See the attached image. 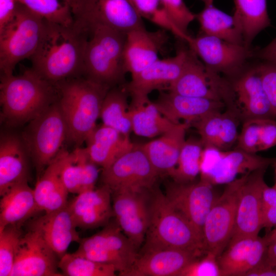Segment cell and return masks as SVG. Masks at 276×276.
I'll return each mask as SVG.
<instances>
[{"label": "cell", "instance_id": "1", "mask_svg": "<svg viewBox=\"0 0 276 276\" xmlns=\"http://www.w3.org/2000/svg\"><path fill=\"white\" fill-rule=\"evenodd\" d=\"M88 37L74 22L66 26L44 20L40 41L30 58L31 68L54 85L81 77Z\"/></svg>", "mask_w": 276, "mask_h": 276}, {"label": "cell", "instance_id": "2", "mask_svg": "<svg viewBox=\"0 0 276 276\" xmlns=\"http://www.w3.org/2000/svg\"><path fill=\"white\" fill-rule=\"evenodd\" d=\"M56 85L32 68L19 75H1V119L15 126L29 122L54 102Z\"/></svg>", "mask_w": 276, "mask_h": 276}, {"label": "cell", "instance_id": "3", "mask_svg": "<svg viewBox=\"0 0 276 276\" xmlns=\"http://www.w3.org/2000/svg\"><path fill=\"white\" fill-rule=\"evenodd\" d=\"M142 248H173L205 254L202 235L154 187L150 193L149 222Z\"/></svg>", "mask_w": 276, "mask_h": 276}, {"label": "cell", "instance_id": "4", "mask_svg": "<svg viewBox=\"0 0 276 276\" xmlns=\"http://www.w3.org/2000/svg\"><path fill=\"white\" fill-rule=\"evenodd\" d=\"M58 102L67 127V139L81 145L96 127L104 99L110 87L83 77L56 85Z\"/></svg>", "mask_w": 276, "mask_h": 276}, {"label": "cell", "instance_id": "5", "mask_svg": "<svg viewBox=\"0 0 276 276\" xmlns=\"http://www.w3.org/2000/svg\"><path fill=\"white\" fill-rule=\"evenodd\" d=\"M126 34L98 26L88 33L85 47L83 77L110 88L124 84V49Z\"/></svg>", "mask_w": 276, "mask_h": 276}, {"label": "cell", "instance_id": "6", "mask_svg": "<svg viewBox=\"0 0 276 276\" xmlns=\"http://www.w3.org/2000/svg\"><path fill=\"white\" fill-rule=\"evenodd\" d=\"M44 20L18 4L15 15L0 30L1 75L13 74L17 64L30 58L41 39Z\"/></svg>", "mask_w": 276, "mask_h": 276}, {"label": "cell", "instance_id": "7", "mask_svg": "<svg viewBox=\"0 0 276 276\" xmlns=\"http://www.w3.org/2000/svg\"><path fill=\"white\" fill-rule=\"evenodd\" d=\"M67 131L58 100L29 122L22 140L31 157L37 178L60 151Z\"/></svg>", "mask_w": 276, "mask_h": 276}, {"label": "cell", "instance_id": "8", "mask_svg": "<svg viewBox=\"0 0 276 276\" xmlns=\"http://www.w3.org/2000/svg\"><path fill=\"white\" fill-rule=\"evenodd\" d=\"M71 7L74 22L88 33L98 26L124 34L145 27L128 0H74Z\"/></svg>", "mask_w": 276, "mask_h": 276}, {"label": "cell", "instance_id": "9", "mask_svg": "<svg viewBox=\"0 0 276 276\" xmlns=\"http://www.w3.org/2000/svg\"><path fill=\"white\" fill-rule=\"evenodd\" d=\"M249 173L226 184L222 194L213 203L203 227L206 253L217 258L227 247L234 228L240 192Z\"/></svg>", "mask_w": 276, "mask_h": 276}, {"label": "cell", "instance_id": "10", "mask_svg": "<svg viewBox=\"0 0 276 276\" xmlns=\"http://www.w3.org/2000/svg\"><path fill=\"white\" fill-rule=\"evenodd\" d=\"M79 243L75 254L113 265L120 276L132 266L139 253L116 221L108 223L90 237L81 239Z\"/></svg>", "mask_w": 276, "mask_h": 276}, {"label": "cell", "instance_id": "11", "mask_svg": "<svg viewBox=\"0 0 276 276\" xmlns=\"http://www.w3.org/2000/svg\"><path fill=\"white\" fill-rule=\"evenodd\" d=\"M167 89L183 96L221 101L232 107L234 103L232 85L206 66L191 49L181 73Z\"/></svg>", "mask_w": 276, "mask_h": 276}, {"label": "cell", "instance_id": "12", "mask_svg": "<svg viewBox=\"0 0 276 276\" xmlns=\"http://www.w3.org/2000/svg\"><path fill=\"white\" fill-rule=\"evenodd\" d=\"M275 158H267L236 148L221 150L204 147L200 162V179L212 185L227 184L244 175L272 165Z\"/></svg>", "mask_w": 276, "mask_h": 276}, {"label": "cell", "instance_id": "13", "mask_svg": "<svg viewBox=\"0 0 276 276\" xmlns=\"http://www.w3.org/2000/svg\"><path fill=\"white\" fill-rule=\"evenodd\" d=\"M152 188L123 189L111 192L116 221L137 249L144 244L149 225Z\"/></svg>", "mask_w": 276, "mask_h": 276}, {"label": "cell", "instance_id": "14", "mask_svg": "<svg viewBox=\"0 0 276 276\" xmlns=\"http://www.w3.org/2000/svg\"><path fill=\"white\" fill-rule=\"evenodd\" d=\"M158 177L142 145L135 144L130 150L102 169L101 179L103 185L112 192L123 189L152 188Z\"/></svg>", "mask_w": 276, "mask_h": 276}, {"label": "cell", "instance_id": "15", "mask_svg": "<svg viewBox=\"0 0 276 276\" xmlns=\"http://www.w3.org/2000/svg\"><path fill=\"white\" fill-rule=\"evenodd\" d=\"M188 50L180 49L176 55L158 59L139 73L131 76L125 84L131 97L130 106L145 104L149 100V95L154 90L168 88L180 76L187 59Z\"/></svg>", "mask_w": 276, "mask_h": 276}, {"label": "cell", "instance_id": "16", "mask_svg": "<svg viewBox=\"0 0 276 276\" xmlns=\"http://www.w3.org/2000/svg\"><path fill=\"white\" fill-rule=\"evenodd\" d=\"M188 43L206 66L218 74L238 73L253 55L249 46L202 34L192 37Z\"/></svg>", "mask_w": 276, "mask_h": 276}, {"label": "cell", "instance_id": "17", "mask_svg": "<svg viewBox=\"0 0 276 276\" xmlns=\"http://www.w3.org/2000/svg\"><path fill=\"white\" fill-rule=\"evenodd\" d=\"M58 257L40 234L30 227L19 243L10 276H61Z\"/></svg>", "mask_w": 276, "mask_h": 276}, {"label": "cell", "instance_id": "18", "mask_svg": "<svg viewBox=\"0 0 276 276\" xmlns=\"http://www.w3.org/2000/svg\"><path fill=\"white\" fill-rule=\"evenodd\" d=\"M267 168L248 174L238 198L235 223L227 246L242 239L258 236L263 228L262 193L266 183L264 177Z\"/></svg>", "mask_w": 276, "mask_h": 276}, {"label": "cell", "instance_id": "19", "mask_svg": "<svg viewBox=\"0 0 276 276\" xmlns=\"http://www.w3.org/2000/svg\"><path fill=\"white\" fill-rule=\"evenodd\" d=\"M213 185L200 179L197 182L167 183L165 194L171 204L181 213L203 237L206 217L217 197Z\"/></svg>", "mask_w": 276, "mask_h": 276}, {"label": "cell", "instance_id": "20", "mask_svg": "<svg viewBox=\"0 0 276 276\" xmlns=\"http://www.w3.org/2000/svg\"><path fill=\"white\" fill-rule=\"evenodd\" d=\"M201 256L173 248H142L132 266L121 276H179Z\"/></svg>", "mask_w": 276, "mask_h": 276}, {"label": "cell", "instance_id": "21", "mask_svg": "<svg viewBox=\"0 0 276 276\" xmlns=\"http://www.w3.org/2000/svg\"><path fill=\"white\" fill-rule=\"evenodd\" d=\"M111 191L105 185L82 192L68 203L77 227L94 229L105 226L114 217Z\"/></svg>", "mask_w": 276, "mask_h": 276}, {"label": "cell", "instance_id": "22", "mask_svg": "<svg viewBox=\"0 0 276 276\" xmlns=\"http://www.w3.org/2000/svg\"><path fill=\"white\" fill-rule=\"evenodd\" d=\"M166 30H147L145 27L126 34L124 49L126 70L133 76L159 59L158 54L168 41Z\"/></svg>", "mask_w": 276, "mask_h": 276}, {"label": "cell", "instance_id": "23", "mask_svg": "<svg viewBox=\"0 0 276 276\" xmlns=\"http://www.w3.org/2000/svg\"><path fill=\"white\" fill-rule=\"evenodd\" d=\"M232 87L234 103L244 120L276 119L264 88L258 66L243 74Z\"/></svg>", "mask_w": 276, "mask_h": 276}, {"label": "cell", "instance_id": "24", "mask_svg": "<svg viewBox=\"0 0 276 276\" xmlns=\"http://www.w3.org/2000/svg\"><path fill=\"white\" fill-rule=\"evenodd\" d=\"M269 234L240 239L228 245L217 260L221 276H245L264 257L269 242Z\"/></svg>", "mask_w": 276, "mask_h": 276}, {"label": "cell", "instance_id": "25", "mask_svg": "<svg viewBox=\"0 0 276 276\" xmlns=\"http://www.w3.org/2000/svg\"><path fill=\"white\" fill-rule=\"evenodd\" d=\"M153 102L161 114L171 122L178 123L183 120L190 124L210 113L222 111L226 105L221 101L170 91L161 92Z\"/></svg>", "mask_w": 276, "mask_h": 276}, {"label": "cell", "instance_id": "26", "mask_svg": "<svg viewBox=\"0 0 276 276\" xmlns=\"http://www.w3.org/2000/svg\"><path fill=\"white\" fill-rule=\"evenodd\" d=\"M29 155L22 138L10 133L0 139V195L13 187L28 182Z\"/></svg>", "mask_w": 276, "mask_h": 276}, {"label": "cell", "instance_id": "27", "mask_svg": "<svg viewBox=\"0 0 276 276\" xmlns=\"http://www.w3.org/2000/svg\"><path fill=\"white\" fill-rule=\"evenodd\" d=\"M30 227L40 234L59 259L66 253L72 242L81 240L68 203L60 210L33 219Z\"/></svg>", "mask_w": 276, "mask_h": 276}, {"label": "cell", "instance_id": "28", "mask_svg": "<svg viewBox=\"0 0 276 276\" xmlns=\"http://www.w3.org/2000/svg\"><path fill=\"white\" fill-rule=\"evenodd\" d=\"M68 153L67 151L61 149L37 178L33 190L40 212H54L63 208L68 202L69 192L61 178L62 170Z\"/></svg>", "mask_w": 276, "mask_h": 276}, {"label": "cell", "instance_id": "29", "mask_svg": "<svg viewBox=\"0 0 276 276\" xmlns=\"http://www.w3.org/2000/svg\"><path fill=\"white\" fill-rule=\"evenodd\" d=\"M190 125L186 122L177 123L157 139L142 145L144 151L159 176H171L173 173L186 140V130Z\"/></svg>", "mask_w": 276, "mask_h": 276}, {"label": "cell", "instance_id": "30", "mask_svg": "<svg viewBox=\"0 0 276 276\" xmlns=\"http://www.w3.org/2000/svg\"><path fill=\"white\" fill-rule=\"evenodd\" d=\"M85 142L89 158L102 169L109 167L135 145L129 136L103 124L96 126Z\"/></svg>", "mask_w": 276, "mask_h": 276}, {"label": "cell", "instance_id": "31", "mask_svg": "<svg viewBox=\"0 0 276 276\" xmlns=\"http://www.w3.org/2000/svg\"><path fill=\"white\" fill-rule=\"evenodd\" d=\"M39 212L34 190L28 182L17 185L1 196L0 231L9 225L21 226Z\"/></svg>", "mask_w": 276, "mask_h": 276}, {"label": "cell", "instance_id": "32", "mask_svg": "<svg viewBox=\"0 0 276 276\" xmlns=\"http://www.w3.org/2000/svg\"><path fill=\"white\" fill-rule=\"evenodd\" d=\"M195 15L201 34L245 45L241 25L234 15H229L213 5L205 6Z\"/></svg>", "mask_w": 276, "mask_h": 276}, {"label": "cell", "instance_id": "33", "mask_svg": "<svg viewBox=\"0 0 276 276\" xmlns=\"http://www.w3.org/2000/svg\"><path fill=\"white\" fill-rule=\"evenodd\" d=\"M125 84L109 89L102 103L100 118L102 124L129 136L132 124Z\"/></svg>", "mask_w": 276, "mask_h": 276}, {"label": "cell", "instance_id": "34", "mask_svg": "<svg viewBox=\"0 0 276 276\" xmlns=\"http://www.w3.org/2000/svg\"><path fill=\"white\" fill-rule=\"evenodd\" d=\"M234 15L241 25L244 43L249 46L255 36L270 25L266 0H234Z\"/></svg>", "mask_w": 276, "mask_h": 276}, {"label": "cell", "instance_id": "35", "mask_svg": "<svg viewBox=\"0 0 276 276\" xmlns=\"http://www.w3.org/2000/svg\"><path fill=\"white\" fill-rule=\"evenodd\" d=\"M132 131L138 136L152 138L172 129L174 123L164 117L153 102L137 106H129Z\"/></svg>", "mask_w": 276, "mask_h": 276}, {"label": "cell", "instance_id": "36", "mask_svg": "<svg viewBox=\"0 0 276 276\" xmlns=\"http://www.w3.org/2000/svg\"><path fill=\"white\" fill-rule=\"evenodd\" d=\"M204 146L200 139L186 140L181 149L177 165L171 175L174 181H194L200 173V162Z\"/></svg>", "mask_w": 276, "mask_h": 276}, {"label": "cell", "instance_id": "37", "mask_svg": "<svg viewBox=\"0 0 276 276\" xmlns=\"http://www.w3.org/2000/svg\"><path fill=\"white\" fill-rule=\"evenodd\" d=\"M58 267L66 276H114L117 272L111 265L98 262L84 257L66 253L59 259Z\"/></svg>", "mask_w": 276, "mask_h": 276}, {"label": "cell", "instance_id": "38", "mask_svg": "<svg viewBox=\"0 0 276 276\" xmlns=\"http://www.w3.org/2000/svg\"><path fill=\"white\" fill-rule=\"evenodd\" d=\"M17 2L47 21L66 26L74 23L72 7L66 0H17Z\"/></svg>", "mask_w": 276, "mask_h": 276}, {"label": "cell", "instance_id": "39", "mask_svg": "<svg viewBox=\"0 0 276 276\" xmlns=\"http://www.w3.org/2000/svg\"><path fill=\"white\" fill-rule=\"evenodd\" d=\"M143 19L171 32L181 40L189 42L191 36L179 31L169 18L162 0H128Z\"/></svg>", "mask_w": 276, "mask_h": 276}, {"label": "cell", "instance_id": "40", "mask_svg": "<svg viewBox=\"0 0 276 276\" xmlns=\"http://www.w3.org/2000/svg\"><path fill=\"white\" fill-rule=\"evenodd\" d=\"M22 235L21 226L15 225H7L0 231V276H10Z\"/></svg>", "mask_w": 276, "mask_h": 276}, {"label": "cell", "instance_id": "41", "mask_svg": "<svg viewBox=\"0 0 276 276\" xmlns=\"http://www.w3.org/2000/svg\"><path fill=\"white\" fill-rule=\"evenodd\" d=\"M84 148H77L69 153L63 165L61 178L69 193L78 194L82 192V158Z\"/></svg>", "mask_w": 276, "mask_h": 276}, {"label": "cell", "instance_id": "42", "mask_svg": "<svg viewBox=\"0 0 276 276\" xmlns=\"http://www.w3.org/2000/svg\"><path fill=\"white\" fill-rule=\"evenodd\" d=\"M222 113V111L213 112L193 123L200 135V140L204 147L216 148Z\"/></svg>", "mask_w": 276, "mask_h": 276}, {"label": "cell", "instance_id": "43", "mask_svg": "<svg viewBox=\"0 0 276 276\" xmlns=\"http://www.w3.org/2000/svg\"><path fill=\"white\" fill-rule=\"evenodd\" d=\"M235 108L230 107L223 112L221 127L216 148L221 150H228L235 143L238 137V118L239 113Z\"/></svg>", "mask_w": 276, "mask_h": 276}, {"label": "cell", "instance_id": "44", "mask_svg": "<svg viewBox=\"0 0 276 276\" xmlns=\"http://www.w3.org/2000/svg\"><path fill=\"white\" fill-rule=\"evenodd\" d=\"M166 12L174 25L182 33L189 35L187 30L190 24L195 19L183 0H162Z\"/></svg>", "mask_w": 276, "mask_h": 276}, {"label": "cell", "instance_id": "45", "mask_svg": "<svg viewBox=\"0 0 276 276\" xmlns=\"http://www.w3.org/2000/svg\"><path fill=\"white\" fill-rule=\"evenodd\" d=\"M261 120H244L241 131L238 135L237 149L251 153L259 151Z\"/></svg>", "mask_w": 276, "mask_h": 276}, {"label": "cell", "instance_id": "46", "mask_svg": "<svg viewBox=\"0 0 276 276\" xmlns=\"http://www.w3.org/2000/svg\"><path fill=\"white\" fill-rule=\"evenodd\" d=\"M214 255L205 253L188 265L179 276H221V272Z\"/></svg>", "mask_w": 276, "mask_h": 276}, {"label": "cell", "instance_id": "47", "mask_svg": "<svg viewBox=\"0 0 276 276\" xmlns=\"http://www.w3.org/2000/svg\"><path fill=\"white\" fill-rule=\"evenodd\" d=\"M263 85L276 118V64L264 61L258 65Z\"/></svg>", "mask_w": 276, "mask_h": 276}, {"label": "cell", "instance_id": "48", "mask_svg": "<svg viewBox=\"0 0 276 276\" xmlns=\"http://www.w3.org/2000/svg\"><path fill=\"white\" fill-rule=\"evenodd\" d=\"M276 145V121L275 119H262L260 132L259 151L266 150Z\"/></svg>", "mask_w": 276, "mask_h": 276}, {"label": "cell", "instance_id": "49", "mask_svg": "<svg viewBox=\"0 0 276 276\" xmlns=\"http://www.w3.org/2000/svg\"><path fill=\"white\" fill-rule=\"evenodd\" d=\"M18 4L17 0H0V30L13 19Z\"/></svg>", "mask_w": 276, "mask_h": 276}, {"label": "cell", "instance_id": "50", "mask_svg": "<svg viewBox=\"0 0 276 276\" xmlns=\"http://www.w3.org/2000/svg\"><path fill=\"white\" fill-rule=\"evenodd\" d=\"M245 276H276V269L267 260L265 254L262 261L247 272Z\"/></svg>", "mask_w": 276, "mask_h": 276}, {"label": "cell", "instance_id": "51", "mask_svg": "<svg viewBox=\"0 0 276 276\" xmlns=\"http://www.w3.org/2000/svg\"><path fill=\"white\" fill-rule=\"evenodd\" d=\"M262 227L267 232L276 226V205L262 209Z\"/></svg>", "mask_w": 276, "mask_h": 276}, {"label": "cell", "instance_id": "52", "mask_svg": "<svg viewBox=\"0 0 276 276\" xmlns=\"http://www.w3.org/2000/svg\"><path fill=\"white\" fill-rule=\"evenodd\" d=\"M256 55L264 61L276 64V37L265 47L257 51Z\"/></svg>", "mask_w": 276, "mask_h": 276}, {"label": "cell", "instance_id": "53", "mask_svg": "<svg viewBox=\"0 0 276 276\" xmlns=\"http://www.w3.org/2000/svg\"><path fill=\"white\" fill-rule=\"evenodd\" d=\"M276 205V187H270L265 183L262 193V209Z\"/></svg>", "mask_w": 276, "mask_h": 276}, {"label": "cell", "instance_id": "54", "mask_svg": "<svg viewBox=\"0 0 276 276\" xmlns=\"http://www.w3.org/2000/svg\"><path fill=\"white\" fill-rule=\"evenodd\" d=\"M200 1H202L204 4L205 6L213 5V0H200Z\"/></svg>", "mask_w": 276, "mask_h": 276}, {"label": "cell", "instance_id": "55", "mask_svg": "<svg viewBox=\"0 0 276 276\" xmlns=\"http://www.w3.org/2000/svg\"><path fill=\"white\" fill-rule=\"evenodd\" d=\"M272 237L276 240V226L273 229L270 231Z\"/></svg>", "mask_w": 276, "mask_h": 276}, {"label": "cell", "instance_id": "56", "mask_svg": "<svg viewBox=\"0 0 276 276\" xmlns=\"http://www.w3.org/2000/svg\"><path fill=\"white\" fill-rule=\"evenodd\" d=\"M272 165L273 166V167L274 168L275 174V184H274V185L273 186L276 187V158H275V159L274 160V161L273 162V163H272Z\"/></svg>", "mask_w": 276, "mask_h": 276}, {"label": "cell", "instance_id": "57", "mask_svg": "<svg viewBox=\"0 0 276 276\" xmlns=\"http://www.w3.org/2000/svg\"><path fill=\"white\" fill-rule=\"evenodd\" d=\"M69 4L70 5H71V6H72L74 0H66Z\"/></svg>", "mask_w": 276, "mask_h": 276}]
</instances>
